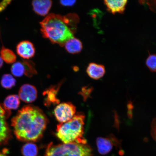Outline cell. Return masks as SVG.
<instances>
[{
	"label": "cell",
	"mask_w": 156,
	"mask_h": 156,
	"mask_svg": "<svg viewBox=\"0 0 156 156\" xmlns=\"http://www.w3.org/2000/svg\"><path fill=\"white\" fill-rule=\"evenodd\" d=\"M48 123V119L43 111L31 105L23 107L11 120V126L17 139L27 142L40 140Z\"/></svg>",
	"instance_id": "obj_1"
},
{
	"label": "cell",
	"mask_w": 156,
	"mask_h": 156,
	"mask_svg": "<svg viewBox=\"0 0 156 156\" xmlns=\"http://www.w3.org/2000/svg\"><path fill=\"white\" fill-rule=\"evenodd\" d=\"M79 21V16L75 13L65 16L50 13L40 23L41 32L52 43L64 46L67 41L73 37Z\"/></svg>",
	"instance_id": "obj_2"
},
{
	"label": "cell",
	"mask_w": 156,
	"mask_h": 156,
	"mask_svg": "<svg viewBox=\"0 0 156 156\" xmlns=\"http://www.w3.org/2000/svg\"><path fill=\"white\" fill-rule=\"evenodd\" d=\"M85 119L83 114L79 113L68 121L60 123L57 126L56 136L64 144H87V140L83 136Z\"/></svg>",
	"instance_id": "obj_3"
},
{
	"label": "cell",
	"mask_w": 156,
	"mask_h": 156,
	"mask_svg": "<svg viewBox=\"0 0 156 156\" xmlns=\"http://www.w3.org/2000/svg\"><path fill=\"white\" fill-rule=\"evenodd\" d=\"M93 150L87 144L73 142L54 145L51 142L46 148L45 156H92Z\"/></svg>",
	"instance_id": "obj_4"
},
{
	"label": "cell",
	"mask_w": 156,
	"mask_h": 156,
	"mask_svg": "<svg viewBox=\"0 0 156 156\" xmlns=\"http://www.w3.org/2000/svg\"><path fill=\"white\" fill-rule=\"evenodd\" d=\"M11 114V111L5 110L0 103V146L6 145L12 136L7 121Z\"/></svg>",
	"instance_id": "obj_5"
},
{
	"label": "cell",
	"mask_w": 156,
	"mask_h": 156,
	"mask_svg": "<svg viewBox=\"0 0 156 156\" xmlns=\"http://www.w3.org/2000/svg\"><path fill=\"white\" fill-rule=\"evenodd\" d=\"M76 107L70 102L62 103L56 106L54 110L55 118L58 122L68 121L75 115Z\"/></svg>",
	"instance_id": "obj_6"
},
{
	"label": "cell",
	"mask_w": 156,
	"mask_h": 156,
	"mask_svg": "<svg viewBox=\"0 0 156 156\" xmlns=\"http://www.w3.org/2000/svg\"><path fill=\"white\" fill-rule=\"evenodd\" d=\"M18 55L24 60H29L34 56L36 49L34 44L30 41L24 40L19 43L16 47Z\"/></svg>",
	"instance_id": "obj_7"
},
{
	"label": "cell",
	"mask_w": 156,
	"mask_h": 156,
	"mask_svg": "<svg viewBox=\"0 0 156 156\" xmlns=\"http://www.w3.org/2000/svg\"><path fill=\"white\" fill-rule=\"evenodd\" d=\"M37 90L34 86L25 84L21 86L19 91L20 99L26 103H31L36 100L37 97Z\"/></svg>",
	"instance_id": "obj_8"
},
{
	"label": "cell",
	"mask_w": 156,
	"mask_h": 156,
	"mask_svg": "<svg viewBox=\"0 0 156 156\" xmlns=\"http://www.w3.org/2000/svg\"><path fill=\"white\" fill-rule=\"evenodd\" d=\"M62 83V82L56 85L52 86L43 93L45 97L44 105L49 106L51 105L58 104L60 102L57 97L58 91Z\"/></svg>",
	"instance_id": "obj_9"
},
{
	"label": "cell",
	"mask_w": 156,
	"mask_h": 156,
	"mask_svg": "<svg viewBox=\"0 0 156 156\" xmlns=\"http://www.w3.org/2000/svg\"><path fill=\"white\" fill-rule=\"evenodd\" d=\"M128 1L105 0L104 4L106 6L107 11L115 15L116 13L122 14L125 10Z\"/></svg>",
	"instance_id": "obj_10"
},
{
	"label": "cell",
	"mask_w": 156,
	"mask_h": 156,
	"mask_svg": "<svg viewBox=\"0 0 156 156\" xmlns=\"http://www.w3.org/2000/svg\"><path fill=\"white\" fill-rule=\"evenodd\" d=\"M52 4V2L50 0H34L32 2L33 9L34 12L42 16L48 14Z\"/></svg>",
	"instance_id": "obj_11"
},
{
	"label": "cell",
	"mask_w": 156,
	"mask_h": 156,
	"mask_svg": "<svg viewBox=\"0 0 156 156\" xmlns=\"http://www.w3.org/2000/svg\"><path fill=\"white\" fill-rule=\"evenodd\" d=\"M87 73L91 79L98 80L104 76L106 73V69L105 66L102 64L91 63L87 66Z\"/></svg>",
	"instance_id": "obj_12"
},
{
	"label": "cell",
	"mask_w": 156,
	"mask_h": 156,
	"mask_svg": "<svg viewBox=\"0 0 156 156\" xmlns=\"http://www.w3.org/2000/svg\"><path fill=\"white\" fill-rule=\"evenodd\" d=\"M96 144L98 151L101 155H106L112 149L113 146L112 142L107 138H97Z\"/></svg>",
	"instance_id": "obj_13"
},
{
	"label": "cell",
	"mask_w": 156,
	"mask_h": 156,
	"mask_svg": "<svg viewBox=\"0 0 156 156\" xmlns=\"http://www.w3.org/2000/svg\"><path fill=\"white\" fill-rule=\"evenodd\" d=\"M64 46L66 51L71 54L80 53L83 48V44L81 41L74 37L67 41Z\"/></svg>",
	"instance_id": "obj_14"
},
{
	"label": "cell",
	"mask_w": 156,
	"mask_h": 156,
	"mask_svg": "<svg viewBox=\"0 0 156 156\" xmlns=\"http://www.w3.org/2000/svg\"><path fill=\"white\" fill-rule=\"evenodd\" d=\"M20 103V99L18 95H10L6 97L2 105L5 110L11 111L17 110Z\"/></svg>",
	"instance_id": "obj_15"
},
{
	"label": "cell",
	"mask_w": 156,
	"mask_h": 156,
	"mask_svg": "<svg viewBox=\"0 0 156 156\" xmlns=\"http://www.w3.org/2000/svg\"><path fill=\"white\" fill-rule=\"evenodd\" d=\"M0 54L2 59L5 63L11 64L15 63L16 60V56L12 50L3 46L0 50Z\"/></svg>",
	"instance_id": "obj_16"
},
{
	"label": "cell",
	"mask_w": 156,
	"mask_h": 156,
	"mask_svg": "<svg viewBox=\"0 0 156 156\" xmlns=\"http://www.w3.org/2000/svg\"><path fill=\"white\" fill-rule=\"evenodd\" d=\"M21 153L23 156H37L38 153V147L32 142H27L23 146Z\"/></svg>",
	"instance_id": "obj_17"
},
{
	"label": "cell",
	"mask_w": 156,
	"mask_h": 156,
	"mask_svg": "<svg viewBox=\"0 0 156 156\" xmlns=\"http://www.w3.org/2000/svg\"><path fill=\"white\" fill-rule=\"evenodd\" d=\"M16 81L12 75L9 74H5L1 79V85L4 88L9 90L12 89L16 84Z\"/></svg>",
	"instance_id": "obj_18"
},
{
	"label": "cell",
	"mask_w": 156,
	"mask_h": 156,
	"mask_svg": "<svg viewBox=\"0 0 156 156\" xmlns=\"http://www.w3.org/2000/svg\"><path fill=\"white\" fill-rule=\"evenodd\" d=\"M12 75L16 77H21L25 75V68L22 62H17L13 63L11 68Z\"/></svg>",
	"instance_id": "obj_19"
},
{
	"label": "cell",
	"mask_w": 156,
	"mask_h": 156,
	"mask_svg": "<svg viewBox=\"0 0 156 156\" xmlns=\"http://www.w3.org/2000/svg\"><path fill=\"white\" fill-rule=\"evenodd\" d=\"M22 62L25 68V75L30 78L36 75L37 71L34 62L31 60L24 59L22 60Z\"/></svg>",
	"instance_id": "obj_20"
},
{
	"label": "cell",
	"mask_w": 156,
	"mask_h": 156,
	"mask_svg": "<svg viewBox=\"0 0 156 156\" xmlns=\"http://www.w3.org/2000/svg\"><path fill=\"white\" fill-rule=\"evenodd\" d=\"M146 64L149 69L153 73L156 72V54H151L146 60Z\"/></svg>",
	"instance_id": "obj_21"
},
{
	"label": "cell",
	"mask_w": 156,
	"mask_h": 156,
	"mask_svg": "<svg viewBox=\"0 0 156 156\" xmlns=\"http://www.w3.org/2000/svg\"><path fill=\"white\" fill-rule=\"evenodd\" d=\"M107 138L110 140L113 146L117 148H120L121 147V141L117 138L114 134H110L107 136Z\"/></svg>",
	"instance_id": "obj_22"
},
{
	"label": "cell",
	"mask_w": 156,
	"mask_h": 156,
	"mask_svg": "<svg viewBox=\"0 0 156 156\" xmlns=\"http://www.w3.org/2000/svg\"><path fill=\"white\" fill-rule=\"evenodd\" d=\"M151 134L153 140L156 142V118L154 119L151 122Z\"/></svg>",
	"instance_id": "obj_23"
},
{
	"label": "cell",
	"mask_w": 156,
	"mask_h": 156,
	"mask_svg": "<svg viewBox=\"0 0 156 156\" xmlns=\"http://www.w3.org/2000/svg\"><path fill=\"white\" fill-rule=\"evenodd\" d=\"M114 124L113 127L119 131L120 122L119 116L116 111H114Z\"/></svg>",
	"instance_id": "obj_24"
},
{
	"label": "cell",
	"mask_w": 156,
	"mask_h": 156,
	"mask_svg": "<svg viewBox=\"0 0 156 156\" xmlns=\"http://www.w3.org/2000/svg\"><path fill=\"white\" fill-rule=\"evenodd\" d=\"M12 1L10 0H5V1H2L0 2V13L6 8L7 6L11 3Z\"/></svg>",
	"instance_id": "obj_25"
},
{
	"label": "cell",
	"mask_w": 156,
	"mask_h": 156,
	"mask_svg": "<svg viewBox=\"0 0 156 156\" xmlns=\"http://www.w3.org/2000/svg\"><path fill=\"white\" fill-rule=\"evenodd\" d=\"M76 2V1H61L60 3L65 6H71L75 4Z\"/></svg>",
	"instance_id": "obj_26"
},
{
	"label": "cell",
	"mask_w": 156,
	"mask_h": 156,
	"mask_svg": "<svg viewBox=\"0 0 156 156\" xmlns=\"http://www.w3.org/2000/svg\"><path fill=\"white\" fill-rule=\"evenodd\" d=\"M148 2L150 8L156 12V1H149Z\"/></svg>",
	"instance_id": "obj_27"
},
{
	"label": "cell",
	"mask_w": 156,
	"mask_h": 156,
	"mask_svg": "<svg viewBox=\"0 0 156 156\" xmlns=\"http://www.w3.org/2000/svg\"><path fill=\"white\" fill-rule=\"evenodd\" d=\"M127 107L128 110H133L134 108L133 103L131 101H128Z\"/></svg>",
	"instance_id": "obj_28"
},
{
	"label": "cell",
	"mask_w": 156,
	"mask_h": 156,
	"mask_svg": "<svg viewBox=\"0 0 156 156\" xmlns=\"http://www.w3.org/2000/svg\"><path fill=\"white\" fill-rule=\"evenodd\" d=\"M127 116L130 119L132 118L133 117V110H128Z\"/></svg>",
	"instance_id": "obj_29"
},
{
	"label": "cell",
	"mask_w": 156,
	"mask_h": 156,
	"mask_svg": "<svg viewBox=\"0 0 156 156\" xmlns=\"http://www.w3.org/2000/svg\"><path fill=\"white\" fill-rule=\"evenodd\" d=\"M4 64L3 60L2 59L1 55H0V69L2 67Z\"/></svg>",
	"instance_id": "obj_30"
},
{
	"label": "cell",
	"mask_w": 156,
	"mask_h": 156,
	"mask_svg": "<svg viewBox=\"0 0 156 156\" xmlns=\"http://www.w3.org/2000/svg\"><path fill=\"white\" fill-rule=\"evenodd\" d=\"M119 153L120 155L122 156L124 154V152L122 151V150H120L119 151Z\"/></svg>",
	"instance_id": "obj_31"
},
{
	"label": "cell",
	"mask_w": 156,
	"mask_h": 156,
	"mask_svg": "<svg viewBox=\"0 0 156 156\" xmlns=\"http://www.w3.org/2000/svg\"><path fill=\"white\" fill-rule=\"evenodd\" d=\"M0 156H8L6 155L5 154V153H1L0 152Z\"/></svg>",
	"instance_id": "obj_32"
}]
</instances>
